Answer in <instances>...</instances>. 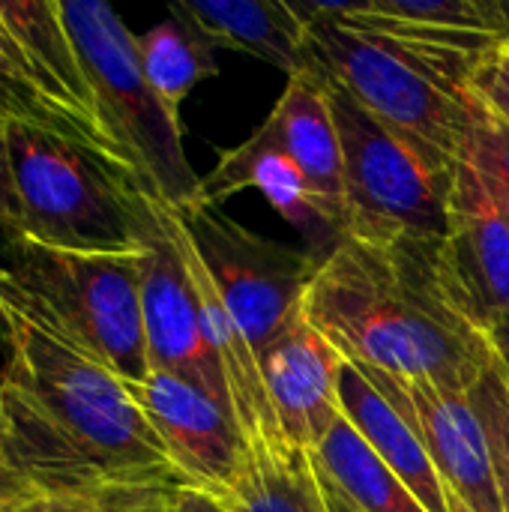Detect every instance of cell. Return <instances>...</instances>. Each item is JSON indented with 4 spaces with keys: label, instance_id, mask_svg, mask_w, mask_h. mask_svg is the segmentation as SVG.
Instances as JSON below:
<instances>
[{
    "label": "cell",
    "instance_id": "obj_19",
    "mask_svg": "<svg viewBox=\"0 0 509 512\" xmlns=\"http://www.w3.org/2000/svg\"><path fill=\"white\" fill-rule=\"evenodd\" d=\"M219 42L198 24L186 3H174L168 18L138 36V57L159 99L180 111L183 99L207 78L219 75Z\"/></svg>",
    "mask_w": 509,
    "mask_h": 512
},
{
    "label": "cell",
    "instance_id": "obj_26",
    "mask_svg": "<svg viewBox=\"0 0 509 512\" xmlns=\"http://www.w3.org/2000/svg\"><path fill=\"white\" fill-rule=\"evenodd\" d=\"M468 90L509 126V42L492 45L468 75Z\"/></svg>",
    "mask_w": 509,
    "mask_h": 512
},
{
    "label": "cell",
    "instance_id": "obj_29",
    "mask_svg": "<svg viewBox=\"0 0 509 512\" xmlns=\"http://www.w3.org/2000/svg\"><path fill=\"white\" fill-rule=\"evenodd\" d=\"M489 345H492V354H495V366L504 378L509 390V318H504L501 324H495L489 333H486Z\"/></svg>",
    "mask_w": 509,
    "mask_h": 512
},
{
    "label": "cell",
    "instance_id": "obj_18",
    "mask_svg": "<svg viewBox=\"0 0 509 512\" xmlns=\"http://www.w3.org/2000/svg\"><path fill=\"white\" fill-rule=\"evenodd\" d=\"M198 24L225 48L246 51L285 75L306 72V24L279 0H186Z\"/></svg>",
    "mask_w": 509,
    "mask_h": 512
},
{
    "label": "cell",
    "instance_id": "obj_20",
    "mask_svg": "<svg viewBox=\"0 0 509 512\" xmlns=\"http://www.w3.org/2000/svg\"><path fill=\"white\" fill-rule=\"evenodd\" d=\"M312 456L324 477L360 512H429L345 417H339Z\"/></svg>",
    "mask_w": 509,
    "mask_h": 512
},
{
    "label": "cell",
    "instance_id": "obj_12",
    "mask_svg": "<svg viewBox=\"0 0 509 512\" xmlns=\"http://www.w3.org/2000/svg\"><path fill=\"white\" fill-rule=\"evenodd\" d=\"M438 264L453 303L480 333L509 318V222L462 162L450 189Z\"/></svg>",
    "mask_w": 509,
    "mask_h": 512
},
{
    "label": "cell",
    "instance_id": "obj_27",
    "mask_svg": "<svg viewBox=\"0 0 509 512\" xmlns=\"http://www.w3.org/2000/svg\"><path fill=\"white\" fill-rule=\"evenodd\" d=\"M0 228L15 240L21 228V204L12 180V162H9V144H6V117L0 114Z\"/></svg>",
    "mask_w": 509,
    "mask_h": 512
},
{
    "label": "cell",
    "instance_id": "obj_24",
    "mask_svg": "<svg viewBox=\"0 0 509 512\" xmlns=\"http://www.w3.org/2000/svg\"><path fill=\"white\" fill-rule=\"evenodd\" d=\"M471 399L483 417L492 456H495V471H498V489H501V504L509 512V390L492 360V366L483 372V378L474 384Z\"/></svg>",
    "mask_w": 509,
    "mask_h": 512
},
{
    "label": "cell",
    "instance_id": "obj_23",
    "mask_svg": "<svg viewBox=\"0 0 509 512\" xmlns=\"http://www.w3.org/2000/svg\"><path fill=\"white\" fill-rule=\"evenodd\" d=\"M462 165L486 189L495 210L509 222V126L471 93V123L462 144Z\"/></svg>",
    "mask_w": 509,
    "mask_h": 512
},
{
    "label": "cell",
    "instance_id": "obj_5",
    "mask_svg": "<svg viewBox=\"0 0 509 512\" xmlns=\"http://www.w3.org/2000/svg\"><path fill=\"white\" fill-rule=\"evenodd\" d=\"M75 39L99 126L120 165L165 207L198 204L201 177L186 159L180 111L168 108L147 81L138 36L102 0H60Z\"/></svg>",
    "mask_w": 509,
    "mask_h": 512
},
{
    "label": "cell",
    "instance_id": "obj_1",
    "mask_svg": "<svg viewBox=\"0 0 509 512\" xmlns=\"http://www.w3.org/2000/svg\"><path fill=\"white\" fill-rule=\"evenodd\" d=\"M0 465L42 495L186 489L162 438L105 363L0 270Z\"/></svg>",
    "mask_w": 509,
    "mask_h": 512
},
{
    "label": "cell",
    "instance_id": "obj_30",
    "mask_svg": "<svg viewBox=\"0 0 509 512\" xmlns=\"http://www.w3.org/2000/svg\"><path fill=\"white\" fill-rule=\"evenodd\" d=\"M183 492H186V489H168V492H159L156 498H150L141 510H135V512H186Z\"/></svg>",
    "mask_w": 509,
    "mask_h": 512
},
{
    "label": "cell",
    "instance_id": "obj_14",
    "mask_svg": "<svg viewBox=\"0 0 509 512\" xmlns=\"http://www.w3.org/2000/svg\"><path fill=\"white\" fill-rule=\"evenodd\" d=\"M342 354L300 318L261 357V378L288 447L315 453L342 417Z\"/></svg>",
    "mask_w": 509,
    "mask_h": 512
},
{
    "label": "cell",
    "instance_id": "obj_16",
    "mask_svg": "<svg viewBox=\"0 0 509 512\" xmlns=\"http://www.w3.org/2000/svg\"><path fill=\"white\" fill-rule=\"evenodd\" d=\"M258 129L297 162V168L321 198H327L333 207L345 213L342 147L330 96L318 75H312L309 69L288 75L279 102Z\"/></svg>",
    "mask_w": 509,
    "mask_h": 512
},
{
    "label": "cell",
    "instance_id": "obj_25",
    "mask_svg": "<svg viewBox=\"0 0 509 512\" xmlns=\"http://www.w3.org/2000/svg\"><path fill=\"white\" fill-rule=\"evenodd\" d=\"M168 489H114L90 495H33L9 512H135Z\"/></svg>",
    "mask_w": 509,
    "mask_h": 512
},
{
    "label": "cell",
    "instance_id": "obj_17",
    "mask_svg": "<svg viewBox=\"0 0 509 512\" xmlns=\"http://www.w3.org/2000/svg\"><path fill=\"white\" fill-rule=\"evenodd\" d=\"M339 399L342 417L375 450V456L417 495V501L429 512H450L447 489L435 465L429 462L423 444L417 441L405 417L372 384V378L354 363H342Z\"/></svg>",
    "mask_w": 509,
    "mask_h": 512
},
{
    "label": "cell",
    "instance_id": "obj_7",
    "mask_svg": "<svg viewBox=\"0 0 509 512\" xmlns=\"http://www.w3.org/2000/svg\"><path fill=\"white\" fill-rule=\"evenodd\" d=\"M321 81L330 96L342 147V198L348 237L441 243L447 237L453 183L438 177L348 90L327 78Z\"/></svg>",
    "mask_w": 509,
    "mask_h": 512
},
{
    "label": "cell",
    "instance_id": "obj_15",
    "mask_svg": "<svg viewBox=\"0 0 509 512\" xmlns=\"http://www.w3.org/2000/svg\"><path fill=\"white\" fill-rule=\"evenodd\" d=\"M0 21L27 57L48 102L75 126L78 138L120 162L99 126L93 93L75 39L63 21L60 0H0Z\"/></svg>",
    "mask_w": 509,
    "mask_h": 512
},
{
    "label": "cell",
    "instance_id": "obj_9",
    "mask_svg": "<svg viewBox=\"0 0 509 512\" xmlns=\"http://www.w3.org/2000/svg\"><path fill=\"white\" fill-rule=\"evenodd\" d=\"M141 309L150 372L177 375L231 411L228 384L204 333L195 279L174 237L168 207L150 192L141 219Z\"/></svg>",
    "mask_w": 509,
    "mask_h": 512
},
{
    "label": "cell",
    "instance_id": "obj_3",
    "mask_svg": "<svg viewBox=\"0 0 509 512\" xmlns=\"http://www.w3.org/2000/svg\"><path fill=\"white\" fill-rule=\"evenodd\" d=\"M306 24V69L348 90L438 177H456L471 123L474 57L357 18L345 3L291 0Z\"/></svg>",
    "mask_w": 509,
    "mask_h": 512
},
{
    "label": "cell",
    "instance_id": "obj_2",
    "mask_svg": "<svg viewBox=\"0 0 509 512\" xmlns=\"http://www.w3.org/2000/svg\"><path fill=\"white\" fill-rule=\"evenodd\" d=\"M438 246L348 237L318 267L303 318L363 372L471 393L495 354L453 303Z\"/></svg>",
    "mask_w": 509,
    "mask_h": 512
},
{
    "label": "cell",
    "instance_id": "obj_10",
    "mask_svg": "<svg viewBox=\"0 0 509 512\" xmlns=\"http://www.w3.org/2000/svg\"><path fill=\"white\" fill-rule=\"evenodd\" d=\"M129 387L162 438L186 492L228 507L252 453L234 414L201 387L168 372H150Z\"/></svg>",
    "mask_w": 509,
    "mask_h": 512
},
{
    "label": "cell",
    "instance_id": "obj_6",
    "mask_svg": "<svg viewBox=\"0 0 509 512\" xmlns=\"http://www.w3.org/2000/svg\"><path fill=\"white\" fill-rule=\"evenodd\" d=\"M12 246L9 273L42 303L48 318L126 384H141L150 375L141 252H72L30 240H12Z\"/></svg>",
    "mask_w": 509,
    "mask_h": 512
},
{
    "label": "cell",
    "instance_id": "obj_13",
    "mask_svg": "<svg viewBox=\"0 0 509 512\" xmlns=\"http://www.w3.org/2000/svg\"><path fill=\"white\" fill-rule=\"evenodd\" d=\"M243 189H258L270 207L300 234L303 249L324 264L345 240L348 222L339 207L321 198L297 162L279 150L261 129H255L243 144L222 153L216 168L201 177L198 204L219 207Z\"/></svg>",
    "mask_w": 509,
    "mask_h": 512
},
{
    "label": "cell",
    "instance_id": "obj_4",
    "mask_svg": "<svg viewBox=\"0 0 509 512\" xmlns=\"http://www.w3.org/2000/svg\"><path fill=\"white\" fill-rule=\"evenodd\" d=\"M6 144L21 204L15 240L102 255L141 252L147 189L120 162L24 123H6Z\"/></svg>",
    "mask_w": 509,
    "mask_h": 512
},
{
    "label": "cell",
    "instance_id": "obj_33",
    "mask_svg": "<svg viewBox=\"0 0 509 512\" xmlns=\"http://www.w3.org/2000/svg\"><path fill=\"white\" fill-rule=\"evenodd\" d=\"M447 501H450V512H474L468 504H465V501H459L453 492H447Z\"/></svg>",
    "mask_w": 509,
    "mask_h": 512
},
{
    "label": "cell",
    "instance_id": "obj_11",
    "mask_svg": "<svg viewBox=\"0 0 509 512\" xmlns=\"http://www.w3.org/2000/svg\"><path fill=\"white\" fill-rule=\"evenodd\" d=\"M366 375L405 417L447 492L474 512H504L492 444L471 393L432 381H399L378 372Z\"/></svg>",
    "mask_w": 509,
    "mask_h": 512
},
{
    "label": "cell",
    "instance_id": "obj_22",
    "mask_svg": "<svg viewBox=\"0 0 509 512\" xmlns=\"http://www.w3.org/2000/svg\"><path fill=\"white\" fill-rule=\"evenodd\" d=\"M0 114L6 117V123L39 126V129L78 138L75 126L42 93L27 57L21 54L18 42L12 39L3 21H0Z\"/></svg>",
    "mask_w": 509,
    "mask_h": 512
},
{
    "label": "cell",
    "instance_id": "obj_21",
    "mask_svg": "<svg viewBox=\"0 0 509 512\" xmlns=\"http://www.w3.org/2000/svg\"><path fill=\"white\" fill-rule=\"evenodd\" d=\"M228 512H330L315 456L288 444H255Z\"/></svg>",
    "mask_w": 509,
    "mask_h": 512
},
{
    "label": "cell",
    "instance_id": "obj_8",
    "mask_svg": "<svg viewBox=\"0 0 509 512\" xmlns=\"http://www.w3.org/2000/svg\"><path fill=\"white\" fill-rule=\"evenodd\" d=\"M171 210V207H168ZM213 276L225 309L261 357L285 330L303 318L306 294L318 276V258L249 231L219 207L171 210Z\"/></svg>",
    "mask_w": 509,
    "mask_h": 512
},
{
    "label": "cell",
    "instance_id": "obj_32",
    "mask_svg": "<svg viewBox=\"0 0 509 512\" xmlns=\"http://www.w3.org/2000/svg\"><path fill=\"white\" fill-rule=\"evenodd\" d=\"M183 504H186V512H228L225 507H219V504H213L195 492H183Z\"/></svg>",
    "mask_w": 509,
    "mask_h": 512
},
{
    "label": "cell",
    "instance_id": "obj_28",
    "mask_svg": "<svg viewBox=\"0 0 509 512\" xmlns=\"http://www.w3.org/2000/svg\"><path fill=\"white\" fill-rule=\"evenodd\" d=\"M39 495L27 480H21L15 471H9L6 465H0V512H9L12 507H18L21 501Z\"/></svg>",
    "mask_w": 509,
    "mask_h": 512
},
{
    "label": "cell",
    "instance_id": "obj_31",
    "mask_svg": "<svg viewBox=\"0 0 509 512\" xmlns=\"http://www.w3.org/2000/svg\"><path fill=\"white\" fill-rule=\"evenodd\" d=\"M315 465H318V462H315ZM318 474H321V486H324V495H327V507H330V512H360L345 495H342V492H339V489H336V486H333V483H330V480H327V477H324L321 468H318Z\"/></svg>",
    "mask_w": 509,
    "mask_h": 512
}]
</instances>
